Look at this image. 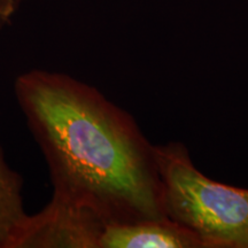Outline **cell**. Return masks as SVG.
Masks as SVG:
<instances>
[{"label": "cell", "instance_id": "obj_1", "mask_svg": "<svg viewBox=\"0 0 248 248\" xmlns=\"http://www.w3.org/2000/svg\"><path fill=\"white\" fill-rule=\"evenodd\" d=\"M14 94L47 164L52 198L106 224L166 216L154 145L128 111L94 86L46 69L18 75Z\"/></svg>", "mask_w": 248, "mask_h": 248}, {"label": "cell", "instance_id": "obj_2", "mask_svg": "<svg viewBox=\"0 0 248 248\" xmlns=\"http://www.w3.org/2000/svg\"><path fill=\"white\" fill-rule=\"evenodd\" d=\"M164 215L203 248H248V188L222 184L194 166L179 142L154 145Z\"/></svg>", "mask_w": 248, "mask_h": 248}, {"label": "cell", "instance_id": "obj_3", "mask_svg": "<svg viewBox=\"0 0 248 248\" xmlns=\"http://www.w3.org/2000/svg\"><path fill=\"white\" fill-rule=\"evenodd\" d=\"M105 223L91 210L51 198L28 215L12 248H100Z\"/></svg>", "mask_w": 248, "mask_h": 248}, {"label": "cell", "instance_id": "obj_4", "mask_svg": "<svg viewBox=\"0 0 248 248\" xmlns=\"http://www.w3.org/2000/svg\"><path fill=\"white\" fill-rule=\"evenodd\" d=\"M100 248H203L193 232L167 216L105 226Z\"/></svg>", "mask_w": 248, "mask_h": 248}, {"label": "cell", "instance_id": "obj_5", "mask_svg": "<svg viewBox=\"0 0 248 248\" xmlns=\"http://www.w3.org/2000/svg\"><path fill=\"white\" fill-rule=\"evenodd\" d=\"M23 178L6 161L0 145V248H12L28 214L23 204Z\"/></svg>", "mask_w": 248, "mask_h": 248}, {"label": "cell", "instance_id": "obj_6", "mask_svg": "<svg viewBox=\"0 0 248 248\" xmlns=\"http://www.w3.org/2000/svg\"><path fill=\"white\" fill-rule=\"evenodd\" d=\"M21 7V0H0V30L12 22Z\"/></svg>", "mask_w": 248, "mask_h": 248}]
</instances>
